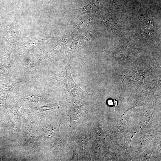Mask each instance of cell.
Instances as JSON below:
<instances>
[{"instance_id":"6da1fadb","label":"cell","mask_w":161,"mask_h":161,"mask_svg":"<svg viewBox=\"0 0 161 161\" xmlns=\"http://www.w3.org/2000/svg\"><path fill=\"white\" fill-rule=\"evenodd\" d=\"M71 67L69 66L65 68L61 75L56 78V79L61 82L63 89L66 93H68L71 89L74 87L77 88L81 90L72 77L70 71Z\"/></svg>"},{"instance_id":"7a4b0ae2","label":"cell","mask_w":161,"mask_h":161,"mask_svg":"<svg viewBox=\"0 0 161 161\" xmlns=\"http://www.w3.org/2000/svg\"><path fill=\"white\" fill-rule=\"evenodd\" d=\"M100 0H94L92 1L89 4L86 6L80 9L83 10V12H86L90 10L92 8L95 7L97 6L99 4V1Z\"/></svg>"},{"instance_id":"3957f363","label":"cell","mask_w":161,"mask_h":161,"mask_svg":"<svg viewBox=\"0 0 161 161\" xmlns=\"http://www.w3.org/2000/svg\"><path fill=\"white\" fill-rule=\"evenodd\" d=\"M107 105L114 108L118 105V101L115 99H109L107 101Z\"/></svg>"},{"instance_id":"277c9868","label":"cell","mask_w":161,"mask_h":161,"mask_svg":"<svg viewBox=\"0 0 161 161\" xmlns=\"http://www.w3.org/2000/svg\"><path fill=\"white\" fill-rule=\"evenodd\" d=\"M45 133L47 135H49V133H50V134H52V127L50 126L46 127L45 128Z\"/></svg>"}]
</instances>
